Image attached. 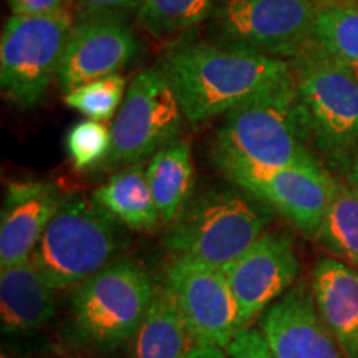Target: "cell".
<instances>
[{
    "mask_svg": "<svg viewBox=\"0 0 358 358\" xmlns=\"http://www.w3.org/2000/svg\"><path fill=\"white\" fill-rule=\"evenodd\" d=\"M161 70L192 124L229 113L294 75L284 58L214 40L174 45L161 60Z\"/></svg>",
    "mask_w": 358,
    "mask_h": 358,
    "instance_id": "1",
    "label": "cell"
},
{
    "mask_svg": "<svg viewBox=\"0 0 358 358\" xmlns=\"http://www.w3.org/2000/svg\"><path fill=\"white\" fill-rule=\"evenodd\" d=\"M308 118L295 77L236 106L214 134L211 156L229 181L315 159L307 150Z\"/></svg>",
    "mask_w": 358,
    "mask_h": 358,
    "instance_id": "2",
    "label": "cell"
},
{
    "mask_svg": "<svg viewBox=\"0 0 358 358\" xmlns=\"http://www.w3.org/2000/svg\"><path fill=\"white\" fill-rule=\"evenodd\" d=\"M156 284L140 262L120 257L78 287L70 299L66 335L96 353L118 350L140 329Z\"/></svg>",
    "mask_w": 358,
    "mask_h": 358,
    "instance_id": "3",
    "label": "cell"
},
{
    "mask_svg": "<svg viewBox=\"0 0 358 358\" xmlns=\"http://www.w3.org/2000/svg\"><path fill=\"white\" fill-rule=\"evenodd\" d=\"M127 248L123 224L93 199L70 196L45 229L32 261L53 290H65L118 261Z\"/></svg>",
    "mask_w": 358,
    "mask_h": 358,
    "instance_id": "4",
    "label": "cell"
},
{
    "mask_svg": "<svg viewBox=\"0 0 358 358\" xmlns=\"http://www.w3.org/2000/svg\"><path fill=\"white\" fill-rule=\"evenodd\" d=\"M271 213V208L241 187L208 189L192 198L166 226L164 248L173 256L224 268L267 231Z\"/></svg>",
    "mask_w": 358,
    "mask_h": 358,
    "instance_id": "5",
    "label": "cell"
},
{
    "mask_svg": "<svg viewBox=\"0 0 358 358\" xmlns=\"http://www.w3.org/2000/svg\"><path fill=\"white\" fill-rule=\"evenodd\" d=\"M290 65L317 148L334 163L352 164L358 156V77L313 43Z\"/></svg>",
    "mask_w": 358,
    "mask_h": 358,
    "instance_id": "6",
    "label": "cell"
},
{
    "mask_svg": "<svg viewBox=\"0 0 358 358\" xmlns=\"http://www.w3.org/2000/svg\"><path fill=\"white\" fill-rule=\"evenodd\" d=\"M73 27V17L66 8L52 15H12L0 40L3 96L20 108L38 106L58 78Z\"/></svg>",
    "mask_w": 358,
    "mask_h": 358,
    "instance_id": "7",
    "label": "cell"
},
{
    "mask_svg": "<svg viewBox=\"0 0 358 358\" xmlns=\"http://www.w3.org/2000/svg\"><path fill=\"white\" fill-rule=\"evenodd\" d=\"M315 0H219L211 17L214 42L277 58H297L313 43Z\"/></svg>",
    "mask_w": 358,
    "mask_h": 358,
    "instance_id": "8",
    "label": "cell"
},
{
    "mask_svg": "<svg viewBox=\"0 0 358 358\" xmlns=\"http://www.w3.org/2000/svg\"><path fill=\"white\" fill-rule=\"evenodd\" d=\"M181 103L163 70L146 69L129 83L111 124V150L106 161L131 166L176 140L181 129Z\"/></svg>",
    "mask_w": 358,
    "mask_h": 358,
    "instance_id": "9",
    "label": "cell"
},
{
    "mask_svg": "<svg viewBox=\"0 0 358 358\" xmlns=\"http://www.w3.org/2000/svg\"><path fill=\"white\" fill-rule=\"evenodd\" d=\"M164 282L176 297L194 347L226 350L241 327L237 302L222 268L173 256Z\"/></svg>",
    "mask_w": 358,
    "mask_h": 358,
    "instance_id": "10",
    "label": "cell"
},
{
    "mask_svg": "<svg viewBox=\"0 0 358 358\" xmlns=\"http://www.w3.org/2000/svg\"><path fill=\"white\" fill-rule=\"evenodd\" d=\"M222 271L237 302L239 327L244 330L297 284L301 261L292 237L280 231H264Z\"/></svg>",
    "mask_w": 358,
    "mask_h": 358,
    "instance_id": "11",
    "label": "cell"
},
{
    "mask_svg": "<svg viewBox=\"0 0 358 358\" xmlns=\"http://www.w3.org/2000/svg\"><path fill=\"white\" fill-rule=\"evenodd\" d=\"M231 182L289 219L303 234L317 237L337 179L312 159L274 171L245 174Z\"/></svg>",
    "mask_w": 358,
    "mask_h": 358,
    "instance_id": "12",
    "label": "cell"
},
{
    "mask_svg": "<svg viewBox=\"0 0 358 358\" xmlns=\"http://www.w3.org/2000/svg\"><path fill=\"white\" fill-rule=\"evenodd\" d=\"M140 52L136 35L122 17H85L75 24L62 58L58 83L65 93L118 73Z\"/></svg>",
    "mask_w": 358,
    "mask_h": 358,
    "instance_id": "13",
    "label": "cell"
},
{
    "mask_svg": "<svg viewBox=\"0 0 358 358\" xmlns=\"http://www.w3.org/2000/svg\"><path fill=\"white\" fill-rule=\"evenodd\" d=\"M274 358H348L327 329L312 287L297 282L259 319Z\"/></svg>",
    "mask_w": 358,
    "mask_h": 358,
    "instance_id": "14",
    "label": "cell"
},
{
    "mask_svg": "<svg viewBox=\"0 0 358 358\" xmlns=\"http://www.w3.org/2000/svg\"><path fill=\"white\" fill-rule=\"evenodd\" d=\"M64 201L65 196L52 182L37 179L8 182L0 216V268L32 259Z\"/></svg>",
    "mask_w": 358,
    "mask_h": 358,
    "instance_id": "15",
    "label": "cell"
},
{
    "mask_svg": "<svg viewBox=\"0 0 358 358\" xmlns=\"http://www.w3.org/2000/svg\"><path fill=\"white\" fill-rule=\"evenodd\" d=\"M310 287L319 313L348 358H358V268L335 257H322Z\"/></svg>",
    "mask_w": 358,
    "mask_h": 358,
    "instance_id": "16",
    "label": "cell"
},
{
    "mask_svg": "<svg viewBox=\"0 0 358 358\" xmlns=\"http://www.w3.org/2000/svg\"><path fill=\"white\" fill-rule=\"evenodd\" d=\"M32 259L0 268V322L6 334H30L55 315V295Z\"/></svg>",
    "mask_w": 358,
    "mask_h": 358,
    "instance_id": "17",
    "label": "cell"
},
{
    "mask_svg": "<svg viewBox=\"0 0 358 358\" xmlns=\"http://www.w3.org/2000/svg\"><path fill=\"white\" fill-rule=\"evenodd\" d=\"M194 348L189 330L166 282L156 284L143 322L131 340V358H185Z\"/></svg>",
    "mask_w": 358,
    "mask_h": 358,
    "instance_id": "18",
    "label": "cell"
},
{
    "mask_svg": "<svg viewBox=\"0 0 358 358\" xmlns=\"http://www.w3.org/2000/svg\"><path fill=\"white\" fill-rule=\"evenodd\" d=\"M92 199L127 229L153 232L161 224L143 163L131 164L113 174L105 185L95 189Z\"/></svg>",
    "mask_w": 358,
    "mask_h": 358,
    "instance_id": "19",
    "label": "cell"
},
{
    "mask_svg": "<svg viewBox=\"0 0 358 358\" xmlns=\"http://www.w3.org/2000/svg\"><path fill=\"white\" fill-rule=\"evenodd\" d=\"M146 179L158 208L161 224L169 226L191 201L194 182L189 145L174 140L153 155L146 168Z\"/></svg>",
    "mask_w": 358,
    "mask_h": 358,
    "instance_id": "20",
    "label": "cell"
},
{
    "mask_svg": "<svg viewBox=\"0 0 358 358\" xmlns=\"http://www.w3.org/2000/svg\"><path fill=\"white\" fill-rule=\"evenodd\" d=\"M313 45L358 77V2H330L317 13Z\"/></svg>",
    "mask_w": 358,
    "mask_h": 358,
    "instance_id": "21",
    "label": "cell"
},
{
    "mask_svg": "<svg viewBox=\"0 0 358 358\" xmlns=\"http://www.w3.org/2000/svg\"><path fill=\"white\" fill-rule=\"evenodd\" d=\"M315 239L332 257L358 268V194L350 186L335 182L332 199Z\"/></svg>",
    "mask_w": 358,
    "mask_h": 358,
    "instance_id": "22",
    "label": "cell"
},
{
    "mask_svg": "<svg viewBox=\"0 0 358 358\" xmlns=\"http://www.w3.org/2000/svg\"><path fill=\"white\" fill-rule=\"evenodd\" d=\"M219 0H143L138 24L155 37H176L209 20Z\"/></svg>",
    "mask_w": 358,
    "mask_h": 358,
    "instance_id": "23",
    "label": "cell"
},
{
    "mask_svg": "<svg viewBox=\"0 0 358 358\" xmlns=\"http://www.w3.org/2000/svg\"><path fill=\"white\" fill-rule=\"evenodd\" d=\"M124 90H127L124 78L115 73L93 80L65 93V103L90 120L106 122L120 110V105L124 100Z\"/></svg>",
    "mask_w": 358,
    "mask_h": 358,
    "instance_id": "24",
    "label": "cell"
},
{
    "mask_svg": "<svg viewBox=\"0 0 358 358\" xmlns=\"http://www.w3.org/2000/svg\"><path fill=\"white\" fill-rule=\"evenodd\" d=\"M65 148L73 168L77 171H88L108 158L111 133L96 120H83L69 129Z\"/></svg>",
    "mask_w": 358,
    "mask_h": 358,
    "instance_id": "25",
    "label": "cell"
},
{
    "mask_svg": "<svg viewBox=\"0 0 358 358\" xmlns=\"http://www.w3.org/2000/svg\"><path fill=\"white\" fill-rule=\"evenodd\" d=\"M227 358H274L259 327H248L226 348Z\"/></svg>",
    "mask_w": 358,
    "mask_h": 358,
    "instance_id": "26",
    "label": "cell"
},
{
    "mask_svg": "<svg viewBox=\"0 0 358 358\" xmlns=\"http://www.w3.org/2000/svg\"><path fill=\"white\" fill-rule=\"evenodd\" d=\"M143 0H77L80 19L85 17H124L138 12Z\"/></svg>",
    "mask_w": 358,
    "mask_h": 358,
    "instance_id": "27",
    "label": "cell"
},
{
    "mask_svg": "<svg viewBox=\"0 0 358 358\" xmlns=\"http://www.w3.org/2000/svg\"><path fill=\"white\" fill-rule=\"evenodd\" d=\"M65 0H8L12 15L40 17L60 12Z\"/></svg>",
    "mask_w": 358,
    "mask_h": 358,
    "instance_id": "28",
    "label": "cell"
},
{
    "mask_svg": "<svg viewBox=\"0 0 358 358\" xmlns=\"http://www.w3.org/2000/svg\"><path fill=\"white\" fill-rule=\"evenodd\" d=\"M185 358H227L226 350L216 347H194Z\"/></svg>",
    "mask_w": 358,
    "mask_h": 358,
    "instance_id": "29",
    "label": "cell"
},
{
    "mask_svg": "<svg viewBox=\"0 0 358 358\" xmlns=\"http://www.w3.org/2000/svg\"><path fill=\"white\" fill-rule=\"evenodd\" d=\"M348 182H350V187L358 194V156L352 161L350 171H348Z\"/></svg>",
    "mask_w": 358,
    "mask_h": 358,
    "instance_id": "30",
    "label": "cell"
},
{
    "mask_svg": "<svg viewBox=\"0 0 358 358\" xmlns=\"http://www.w3.org/2000/svg\"><path fill=\"white\" fill-rule=\"evenodd\" d=\"M0 358H10V357L6 355V353H2V355H0Z\"/></svg>",
    "mask_w": 358,
    "mask_h": 358,
    "instance_id": "31",
    "label": "cell"
},
{
    "mask_svg": "<svg viewBox=\"0 0 358 358\" xmlns=\"http://www.w3.org/2000/svg\"><path fill=\"white\" fill-rule=\"evenodd\" d=\"M355 2H358V0H355Z\"/></svg>",
    "mask_w": 358,
    "mask_h": 358,
    "instance_id": "32",
    "label": "cell"
}]
</instances>
